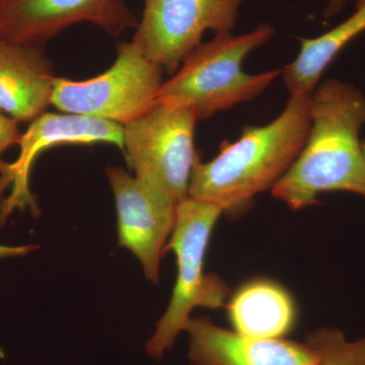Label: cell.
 Instances as JSON below:
<instances>
[{"label":"cell","mask_w":365,"mask_h":365,"mask_svg":"<svg viewBox=\"0 0 365 365\" xmlns=\"http://www.w3.org/2000/svg\"><path fill=\"white\" fill-rule=\"evenodd\" d=\"M144 1H145V0H144Z\"/></svg>","instance_id":"obj_20"},{"label":"cell","mask_w":365,"mask_h":365,"mask_svg":"<svg viewBox=\"0 0 365 365\" xmlns=\"http://www.w3.org/2000/svg\"><path fill=\"white\" fill-rule=\"evenodd\" d=\"M242 0H145L133 41L167 73H176L204 34L232 33Z\"/></svg>","instance_id":"obj_8"},{"label":"cell","mask_w":365,"mask_h":365,"mask_svg":"<svg viewBox=\"0 0 365 365\" xmlns=\"http://www.w3.org/2000/svg\"><path fill=\"white\" fill-rule=\"evenodd\" d=\"M111 143L123 150V126L107 120L73 114L46 112L36 118L21 134L19 157L11 163L0 160V227L19 211L40 215L31 191L34 163L41 153L64 144Z\"/></svg>","instance_id":"obj_7"},{"label":"cell","mask_w":365,"mask_h":365,"mask_svg":"<svg viewBox=\"0 0 365 365\" xmlns=\"http://www.w3.org/2000/svg\"><path fill=\"white\" fill-rule=\"evenodd\" d=\"M21 135L19 122L0 110V160L4 151L19 143Z\"/></svg>","instance_id":"obj_16"},{"label":"cell","mask_w":365,"mask_h":365,"mask_svg":"<svg viewBox=\"0 0 365 365\" xmlns=\"http://www.w3.org/2000/svg\"><path fill=\"white\" fill-rule=\"evenodd\" d=\"M197 118L191 109L155 104L123 126V153L135 177L162 190L175 202L189 197Z\"/></svg>","instance_id":"obj_6"},{"label":"cell","mask_w":365,"mask_h":365,"mask_svg":"<svg viewBox=\"0 0 365 365\" xmlns=\"http://www.w3.org/2000/svg\"><path fill=\"white\" fill-rule=\"evenodd\" d=\"M346 2L347 0H329L328 6L324 11V18L330 19L340 13L345 6Z\"/></svg>","instance_id":"obj_18"},{"label":"cell","mask_w":365,"mask_h":365,"mask_svg":"<svg viewBox=\"0 0 365 365\" xmlns=\"http://www.w3.org/2000/svg\"><path fill=\"white\" fill-rule=\"evenodd\" d=\"M362 150H364V157H365V143L362 144Z\"/></svg>","instance_id":"obj_19"},{"label":"cell","mask_w":365,"mask_h":365,"mask_svg":"<svg viewBox=\"0 0 365 365\" xmlns=\"http://www.w3.org/2000/svg\"><path fill=\"white\" fill-rule=\"evenodd\" d=\"M51 61L39 46L0 40V110L18 122H32L52 105Z\"/></svg>","instance_id":"obj_12"},{"label":"cell","mask_w":365,"mask_h":365,"mask_svg":"<svg viewBox=\"0 0 365 365\" xmlns=\"http://www.w3.org/2000/svg\"><path fill=\"white\" fill-rule=\"evenodd\" d=\"M90 23L113 37L139 21L126 0H0V40L39 46L69 26Z\"/></svg>","instance_id":"obj_10"},{"label":"cell","mask_w":365,"mask_h":365,"mask_svg":"<svg viewBox=\"0 0 365 365\" xmlns=\"http://www.w3.org/2000/svg\"><path fill=\"white\" fill-rule=\"evenodd\" d=\"M274 28L261 24L240 36L215 34L182 61L176 73L163 81L155 104L186 107L197 120L230 109L263 93L279 76L280 69L250 74L242 71L250 53L267 44Z\"/></svg>","instance_id":"obj_3"},{"label":"cell","mask_w":365,"mask_h":365,"mask_svg":"<svg viewBox=\"0 0 365 365\" xmlns=\"http://www.w3.org/2000/svg\"><path fill=\"white\" fill-rule=\"evenodd\" d=\"M39 248L40 247L35 244L23 245V246H6V245L0 244V259L26 256Z\"/></svg>","instance_id":"obj_17"},{"label":"cell","mask_w":365,"mask_h":365,"mask_svg":"<svg viewBox=\"0 0 365 365\" xmlns=\"http://www.w3.org/2000/svg\"><path fill=\"white\" fill-rule=\"evenodd\" d=\"M365 96L350 83L329 79L311 96V127L292 167L274 185L272 195L292 210L318 203L323 192L365 197V157L359 133Z\"/></svg>","instance_id":"obj_1"},{"label":"cell","mask_w":365,"mask_h":365,"mask_svg":"<svg viewBox=\"0 0 365 365\" xmlns=\"http://www.w3.org/2000/svg\"><path fill=\"white\" fill-rule=\"evenodd\" d=\"M311 96H290L279 116L264 126H246L235 143L225 141L210 162L197 157L189 197L237 211L272 189L292 167L311 127Z\"/></svg>","instance_id":"obj_2"},{"label":"cell","mask_w":365,"mask_h":365,"mask_svg":"<svg viewBox=\"0 0 365 365\" xmlns=\"http://www.w3.org/2000/svg\"><path fill=\"white\" fill-rule=\"evenodd\" d=\"M118 216V244L140 262L144 275L158 284L160 259L176 222L178 203L162 190L122 168L106 170Z\"/></svg>","instance_id":"obj_9"},{"label":"cell","mask_w":365,"mask_h":365,"mask_svg":"<svg viewBox=\"0 0 365 365\" xmlns=\"http://www.w3.org/2000/svg\"><path fill=\"white\" fill-rule=\"evenodd\" d=\"M222 213L220 206L191 197L178 204L174 230L165 246V252L170 250L176 256L177 280L169 307L145 344L153 359H162L172 349L194 309L227 307L230 287L220 276L204 272L209 240Z\"/></svg>","instance_id":"obj_4"},{"label":"cell","mask_w":365,"mask_h":365,"mask_svg":"<svg viewBox=\"0 0 365 365\" xmlns=\"http://www.w3.org/2000/svg\"><path fill=\"white\" fill-rule=\"evenodd\" d=\"M184 331L192 365H314L319 359L307 341L249 337L216 326L207 317L190 318Z\"/></svg>","instance_id":"obj_11"},{"label":"cell","mask_w":365,"mask_h":365,"mask_svg":"<svg viewBox=\"0 0 365 365\" xmlns=\"http://www.w3.org/2000/svg\"><path fill=\"white\" fill-rule=\"evenodd\" d=\"M365 32V0H357L347 20L317 38H299V52L281 73L290 96L313 95L327 67L343 49Z\"/></svg>","instance_id":"obj_14"},{"label":"cell","mask_w":365,"mask_h":365,"mask_svg":"<svg viewBox=\"0 0 365 365\" xmlns=\"http://www.w3.org/2000/svg\"><path fill=\"white\" fill-rule=\"evenodd\" d=\"M163 67L135 41L119 42L117 58L104 73L86 81L56 78L52 105L66 114L130 123L155 105Z\"/></svg>","instance_id":"obj_5"},{"label":"cell","mask_w":365,"mask_h":365,"mask_svg":"<svg viewBox=\"0 0 365 365\" xmlns=\"http://www.w3.org/2000/svg\"><path fill=\"white\" fill-rule=\"evenodd\" d=\"M227 307L235 332L260 339L284 337L297 319L292 295L268 279L245 283L232 295Z\"/></svg>","instance_id":"obj_13"},{"label":"cell","mask_w":365,"mask_h":365,"mask_svg":"<svg viewBox=\"0 0 365 365\" xmlns=\"http://www.w3.org/2000/svg\"><path fill=\"white\" fill-rule=\"evenodd\" d=\"M307 341L319 352L314 365H365V337L347 341L338 329L321 328L309 334Z\"/></svg>","instance_id":"obj_15"}]
</instances>
